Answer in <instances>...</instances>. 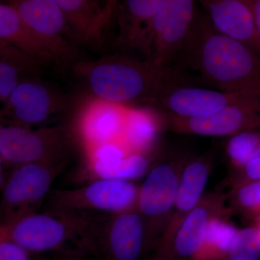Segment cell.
I'll return each mask as SVG.
<instances>
[{
    "label": "cell",
    "instance_id": "1",
    "mask_svg": "<svg viewBox=\"0 0 260 260\" xmlns=\"http://www.w3.org/2000/svg\"><path fill=\"white\" fill-rule=\"evenodd\" d=\"M74 67L94 98L126 107L158 102L168 89L179 85L181 78L176 68L164 69L149 59L128 56L77 61Z\"/></svg>",
    "mask_w": 260,
    "mask_h": 260
},
{
    "label": "cell",
    "instance_id": "2",
    "mask_svg": "<svg viewBox=\"0 0 260 260\" xmlns=\"http://www.w3.org/2000/svg\"><path fill=\"white\" fill-rule=\"evenodd\" d=\"M110 215L91 212L47 210L1 225L0 235L30 254H99L103 226Z\"/></svg>",
    "mask_w": 260,
    "mask_h": 260
},
{
    "label": "cell",
    "instance_id": "3",
    "mask_svg": "<svg viewBox=\"0 0 260 260\" xmlns=\"http://www.w3.org/2000/svg\"><path fill=\"white\" fill-rule=\"evenodd\" d=\"M184 57L219 90L260 89L259 56L241 43L217 31L208 15H199Z\"/></svg>",
    "mask_w": 260,
    "mask_h": 260
},
{
    "label": "cell",
    "instance_id": "4",
    "mask_svg": "<svg viewBox=\"0 0 260 260\" xmlns=\"http://www.w3.org/2000/svg\"><path fill=\"white\" fill-rule=\"evenodd\" d=\"M75 137L65 124L37 129L1 124V173L23 164L67 162Z\"/></svg>",
    "mask_w": 260,
    "mask_h": 260
},
{
    "label": "cell",
    "instance_id": "5",
    "mask_svg": "<svg viewBox=\"0 0 260 260\" xmlns=\"http://www.w3.org/2000/svg\"><path fill=\"white\" fill-rule=\"evenodd\" d=\"M189 158L183 153L160 158L140 186L137 209L144 220L148 251H155L170 218L181 173Z\"/></svg>",
    "mask_w": 260,
    "mask_h": 260
},
{
    "label": "cell",
    "instance_id": "6",
    "mask_svg": "<svg viewBox=\"0 0 260 260\" xmlns=\"http://www.w3.org/2000/svg\"><path fill=\"white\" fill-rule=\"evenodd\" d=\"M66 164L67 162H32L3 172L1 225H10L37 213Z\"/></svg>",
    "mask_w": 260,
    "mask_h": 260
},
{
    "label": "cell",
    "instance_id": "7",
    "mask_svg": "<svg viewBox=\"0 0 260 260\" xmlns=\"http://www.w3.org/2000/svg\"><path fill=\"white\" fill-rule=\"evenodd\" d=\"M139 190L133 181L96 179L76 189L51 191L47 210L113 215L137 208Z\"/></svg>",
    "mask_w": 260,
    "mask_h": 260
},
{
    "label": "cell",
    "instance_id": "8",
    "mask_svg": "<svg viewBox=\"0 0 260 260\" xmlns=\"http://www.w3.org/2000/svg\"><path fill=\"white\" fill-rule=\"evenodd\" d=\"M199 15L191 0H162L154 24L153 42L149 60L172 69L179 57L189 48Z\"/></svg>",
    "mask_w": 260,
    "mask_h": 260
},
{
    "label": "cell",
    "instance_id": "9",
    "mask_svg": "<svg viewBox=\"0 0 260 260\" xmlns=\"http://www.w3.org/2000/svg\"><path fill=\"white\" fill-rule=\"evenodd\" d=\"M157 103L165 112L180 117H202L229 107L260 114V89L222 91L177 85L164 92Z\"/></svg>",
    "mask_w": 260,
    "mask_h": 260
},
{
    "label": "cell",
    "instance_id": "10",
    "mask_svg": "<svg viewBox=\"0 0 260 260\" xmlns=\"http://www.w3.org/2000/svg\"><path fill=\"white\" fill-rule=\"evenodd\" d=\"M9 3L57 59L61 68L77 62L78 49L56 0H15Z\"/></svg>",
    "mask_w": 260,
    "mask_h": 260
},
{
    "label": "cell",
    "instance_id": "11",
    "mask_svg": "<svg viewBox=\"0 0 260 260\" xmlns=\"http://www.w3.org/2000/svg\"><path fill=\"white\" fill-rule=\"evenodd\" d=\"M66 98L39 76L22 82L3 104L2 124L32 128L66 110Z\"/></svg>",
    "mask_w": 260,
    "mask_h": 260
},
{
    "label": "cell",
    "instance_id": "12",
    "mask_svg": "<svg viewBox=\"0 0 260 260\" xmlns=\"http://www.w3.org/2000/svg\"><path fill=\"white\" fill-rule=\"evenodd\" d=\"M214 152L189 158L182 173L172 215L154 251L153 260H168L174 238L191 210L204 196L213 167Z\"/></svg>",
    "mask_w": 260,
    "mask_h": 260
},
{
    "label": "cell",
    "instance_id": "13",
    "mask_svg": "<svg viewBox=\"0 0 260 260\" xmlns=\"http://www.w3.org/2000/svg\"><path fill=\"white\" fill-rule=\"evenodd\" d=\"M147 252L144 220L137 208L109 215L101 234L99 254L106 260H140Z\"/></svg>",
    "mask_w": 260,
    "mask_h": 260
},
{
    "label": "cell",
    "instance_id": "14",
    "mask_svg": "<svg viewBox=\"0 0 260 260\" xmlns=\"http://www.w3.org/2000/svg\"><path fill=\"white\" fill-rule=\"evenodd\" d=\"M229 193L213 191L204 194L186 217L173 242L168 260H190L201 249L212 220L227 216Z\"/></svg>",
    "mask_w": 260,
    "mask_h": 260
},
{
    "label": "cell",
    "instance_id": "15",
    "mask_svg": "<svg viewBox=\"0 0 260 260\" xmlns=\"http://www.w3.org/2000/svg\"><path fill=\"white\" fill-rule=\"evenodd\" d=\"M128 107L93 98L81 107L73 127L75 136L85 150L112 142L121 141Z\"/></svg>",
    "mask_w": 260,
    "mask_h": 260
},
{
    "label": "cell",
    "instance_id": "16",
    "mask_svg": "<svg viewBox=\"0 0 260 260\" xmlns=\"http://www.w3.org/2000/svg\"><path fill=\"white\" fill-rule=\"evenodd\" d=\"M164 113L166 129L178 134L232 137L248 130L260 129L259 113L241 108L229 107L210 115L194 118Z\"/></svg>",
    "mask_w": 260,
    "mask_h": 260
},
{
    "label": "cell",
    "instance_id": "17",
    "mask_svg": "<svg viewBox=\"0 0 260 260\" xmlns=\"http://www.w3.org/2000/svg\"><path fill=\"white\" fill-rule=\"evenodd\" d=\"M162 0H126L118 3V47L143 53L149 59L153 42L154 24Z\"/></svg>",
    "mask_w": 260,
    "mask_h": 260
},
{
    "label": "cell",
    "instance_id": "18",
    "mask_svg": "<svg viewBox=\"0 0 260 260\" xmlns=\"http://www.w3.org/2000/svg\"><path fill=\"white\" fill-rule=\"evenodd\" d=\"M213 28L260 58V37L248 0H201Z\"/></svg>",
    "mask_w": 260,
    "mask_h": 260
},
{
    "label": "cell",
    "instance_id": "19",
    "mask_svg": "<svg viewBox=\"0 0 260 260\" xmlns=\"http://www.w3.org/2000/svg\"><path fill=\"white\" fill-rule=\"evenodd\" d=\"M64 13L75 44L96 45L102 42L103 32L116 13L118 3L104 5L94 0H56Z\"/></svg>",
    "mask_w": 260,
    "mask_h": 260
},
{
    "label": "cell",
    "instance_id": "20",
    "mask_svg": "<svg viewBox=\"0 0 260 260\" xmlns=\"http://www.w3.org/2000/svg\"><path fill=\"white\" fill-rule=\"evenodd\" d=\"M0 40L25 51L44 67L54 65L61 68L57 59L22 20L9 2H1L0 4Z\"/></svg>",
    "mask_w": 260,
    "mask_h": 260
},
{
    "label": "cell",
    "instance_id": "21",
    "mask_svg": "<svg viewBox=\"0 0 260 260\" xmlns=\"http://www.w3.org/2000/svg\"><path fill=\"white\" fill-rule=\"evenodd\" d=\"M166 129L164 116L150 107H128L122 139L131 153L153 151Z\"/></svg>",
    "mask_w": 260,
    "mask_h": 260
},
{
    "label": "cell",
    "instance_id": "22",
    "mask_svg": "<svg viewBox=\"0 0 260 260\" xmlns=\"http://www.w3.org/2000/svg\"><path fill=\"white\" fill-rule=\"evenodd\" d=\"M160 155L161 151L158 148L145 153H131L124 158L114 161L86 160L84 177L89 181L96 179L132 181L146 176L161 158Z\"/></svg>",
    "mask_w": 260,
    "mask_h": 260
},
{
    "label": "cell",
    "instance_id": "23",
    "mask_svg": "<svg viewBox=\"0 0 260 260\" xmlns=\"http://www.w3.org/2000/svg\"><path fill=\"white\" fill-rule=\"evenodd\" d=\"M43 65L31 56L0 40V101L8 100L17 87L30 77L39 76Z\"/></svg>",
    "mask_w": 260,
    "mask_h": 260
},
{
    "label": "cell",
    "instance_id": "24",
    "mask_svg": "<svg viewBox=\"0 0 260 260\" xmlns=\"http://www.w3.org/2000/svg\"><path fill=\"white\" fill-rule=\"evenodd\" d=\"M225 218L212 220L201 249L190 260H228L239 230Z\"/></svg>",
    "mask_w": 260,
    "mask_h": 260
},
{
    "label": "cell",
    "instance_id": "25",
    "mask_svg": "<svg viewBox=\"0 0 260 260\" xmlns=\"http://www.w3.org/2000/svg\"><path fill=\"white\" fill-rule=\"evenodd\" d=\"M225 153L233 171L260 157V129L248 130L229 138Z\"/></svg>",
    "mask_w": 260,
    "mask_h": 260
},
{
    "label": "cell",
    "instance_id": "26",
    "mask_svg": "<svg viewBox=\"0 0 260 260\" xmlns=\"http://www.w3.org/2000/svg\"><path fill=\"white\" fill-rule=\"evenodd\" d=\"M229 207L232 211L260 215V179L246 183L229 191Z\"/></svg>",
    "mask_w": 260,
    "mask_h": 260
},
{
    "label": "cell",
    "instance_id": "27",
    "mask_svg": "<svg viewBox=\"0 0 260 260\" xmlns=\"http://www.w3.org/2000/svg\"><path fill=\"white\" fill-rule=\"evenodd\" d=\"M228 260H260V229L254 226L238 231Z\"/></svg>",
    "mask_w": 260,
    "mask_h": 260
},
{
    "label": "cell",
    "instance_id": "28",
    "mask_svg": "<svg viewBox=\"0 0 260 260\" xmlns=\"http://www.w3.org/2000/svg\"><path fill=\"white\" fill-rule=\"evenodd\" d=\"M86 152L87 160L101 162L120 160L131 153L122 141L104 143L97 145Z\"/></svg>",
    "mask_w": 260,
    "mask_h": 260
},
{
    "label": "cell",
    "instance_id": "29",
    "mask_svg": "<svg viewBox=\"0 0 260 260\" xmlns=\"http://www.w3.org/2000/svg\"><path fill=\"white\" fill-rule=\"evenodd\" d=\"M260 179V157L251 160L245 167L239 170L233 171L230 177L227 178V186L231 187V190L238 186Z\"/></svg>",
    "mask_w": 260,
    "mask_h": 260
},
{
    "label": "cell",
    "instance_id": "30",
    "mask_svg": "<svg viewBox=\"0 0 260 260\" xmlns=\"http://www.w3.org/2000/svg\"><path fill=\"white\" fill-rule=\"evenodd\" d=\"M26 249L11 239L0 236V260H32Z\"/></svg>",
    "mask_w": 260,
    "mask_h": 260
},
{
    "label": "cell",
    "instance_id": "31",
    "mask_svg": "<svg viewBox=\"0 0 260 260\" xmlns=\"http://www.w3.org/2000/svg\"><path fill=\"white\" fill-rule=\"evenodd\" d=\"M260 37V0H248Z\"/></svg>",
    "mask_w": 260,
    "mask_h": 260
},
{
    "label": "cell",
    "instance_id": "32",
    "mask_svg": "<svg viewBox=\"0 0 260 260\" xmlns=\"http://www.w3.org/2000/svg\"><path fill=\"white\" fill-rule=\"evenodd\" d=\"M84 257L83 255H59L56 260H84Z\"/></svg>",
    "mask_w": 260,
    "mask_h": 260
},
{
    "label": "cell",
    "instance_id": "33",
    "mask_svg": "<svg viewBox=\"0 0 260 260\" xmlns=\"http://www.w3.org/2000/svg\"><path fill=\"white\" fill-rule=\"evenodd\" d=\"M256 225L260 229V215L257 218V224Z\"/></svg>",
    "mask_w": 260,
    "mask_h": 260
},
{
    "label": "cell",
    "instance_id": "34",
    "mask_svg": "<svg viewBox=\"0 0 260 260\" xmlns=\"http://www.w3.org/2000/svg\"><path fill=\"white\" fill-rule=\"evenodd\" d=\"M34 260H40V259H34Z\"/></svg>",
    "mask_w": 260,
    "mask_h": 260
}]
</instances>
